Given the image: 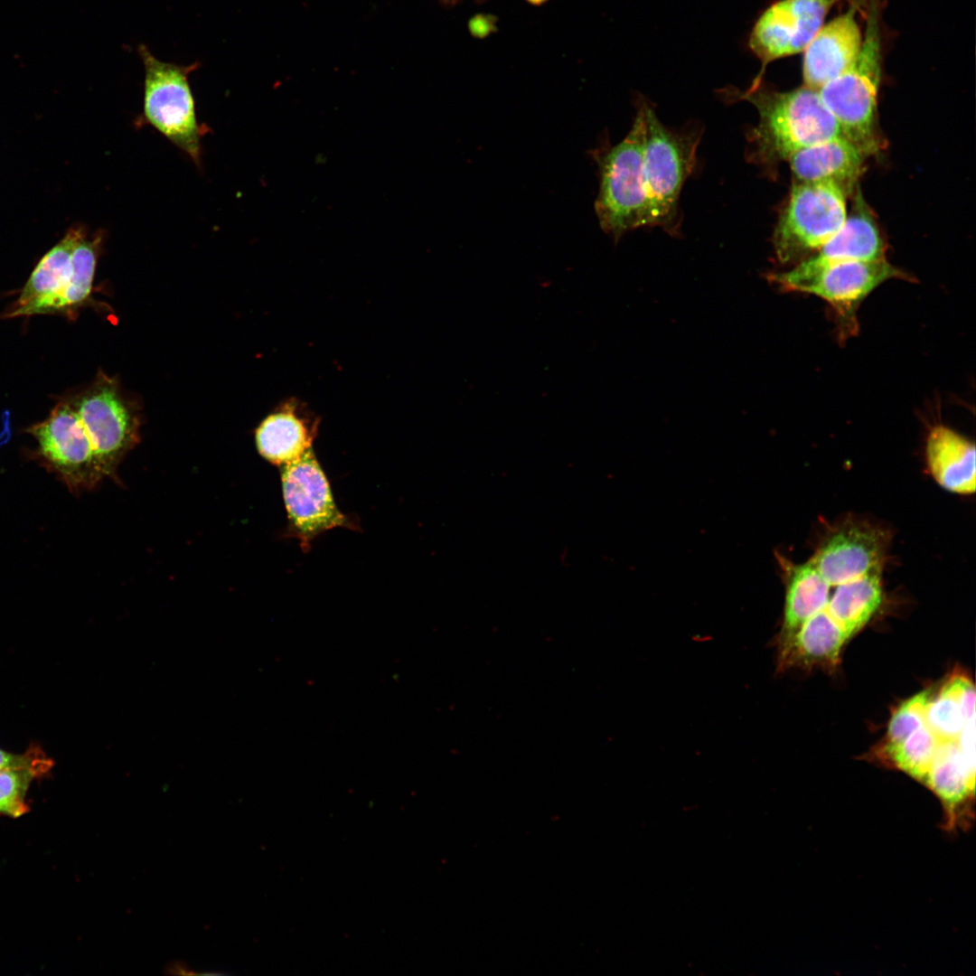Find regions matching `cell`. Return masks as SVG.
Wrapping results in <instances>:
<instances>
[{
  "mask_svg": "<svg viewBox=\"0 0 976 976\" xmlns=\"http://www.w3.org/2000/svg\"><path fill=\"white\" fill-rule=\"evenodd\" d=\"M929 471L943 489L959 494L975 492V445L972 441L939 425L929 432L925 444Z\"/></svg>",
  "mask_w": 976,
  "mask_h": 976,
  "instance_id": "obj_18",
  "label": "cell"
},
{
  "mask_svg": "<svg viewBox=\"0 0 976 976\" xmlns=\"http://www.w3.org/2000/svg\"><path fill=\"white\" fill-rule=\"evenodd\" d=\"M841 0H778L755 21L748 38L761 70L747 89L763 82L769 63L804 51L824 24L830 10Z\"/></svg>",
  "mask_w": 976,
  "mask_h": 976,
  "instance_id": "obj_9",
  "label": "cell"
},
{
  "mask_svg": "<svg viewBox=\"0 0 976 976\" xmlns=\"http://www.w3.org/2000/svg\"><path fill=\"white\" fill-rule=\"evenodd\" d=\"M893 278L910 279L886 258L852 261L832 266L812 276L774 284L782 291L801 292L826 301L839 321L840 334L852 335L861 302L879 285Z\"/></svg>",
  "mask_w": 976,
  "mask_h": 976,
  "instance_id": "obj_8",
  "label": "cell"
},
{
  "mask_svg": "<svg viewBox=\"0 0 976 976\" xmlns=\"http://www.w3.org/2000/svg\"><path fill=\"white\" fill-rule=\"evenodd\" d=\"M847 193L831 182H796L773 235L777 260L788 264L816 252L843 227Z\"/></svg>",
  "mask_w": 976,
  "mask_h": 976,
  "instance_id": "obj_6",
  "label": "cell"
},
{
  "mask_svg": "<svg viewBox=\"0 0 976 976\" xmlns=\"http://www.w3.org/2000/svg\"><path fill=\"white\" fill-rule=\"evenodd\" d=\"M145 69L143 117L173 145L201 165V138L189 76L200 64L178 65L157 59L140 44L137 49Z\"/></svg>",
  "mask_w": 976,
  "mask_h": 976,
  "instance_id": "obj_5",
  "label": "cell"
},
{
  "mask_svg": "<svg viewBox=\"0 0 976 976\" xmlns=\"http://www.w3.org/2000/svg\"><path fill=\"white\" fill-rule=\"evenodd\" d=\"M260 455L270 463L284 465L300 458L311 449L312 436L304 422L292 412L269 416L256 432Z\"/></svg>",
  "mask_w": 976,
  "mask_h": 976,
  "instance_id": "obj_23",
  "label": "cell"
},
{
  "mask_svg": "<svg viewBox=\"0 0 976 976\" xmlns=\"http://www.w3.org/2000/svg\"><path fill=\"white\" fill-rule=\"evenodd\" d=\"M86 231L82 225L67 230L62 239L40 259L6 316L64 288L70 277L74 249Z\"/></svg>",
  "mask_w": 976,
  "mask_h": 976,
  "instance_id": "obj_21",
  "label": "cell"
},
{
  "mask_svg": "<svg viewBox=\"0 0 976 976\" xmlns=\"http://www.w3.org/2000/svg\"><path fill=\"white\" fill-rule=\"evenodd\" d=\"M959 698L955 673L931 696L925 711V724L938 740H957L967 723Z\"/></svg>",
  "mask_w": 976,
  "mask_h": 976,
  "instance_id": "obj_24",
  "label": "cell"
},
{
  "mask_svg": "<svg viewBox=\"0 0 976 976\" xmlns=\"http://www.w3.org/2000/svg\"><path fill=\"white\" fill-rule=\"evenodd\" d=\"M882 569L833 586L826 609L850 638L869 622L882 603Z\"/></svg>",
  "mask_w": 976,
  "mask_h": 976,
  "instance_id": "obj_22",
  "label": "cell"
},
{
  "mask_svg": "<svg viewBox=\"0 0 976 976\" xmlns=\"http://www.w3.org/2000/svg\"><path fill=\"white\" fill-rule=\"evenodd\" d=\"M885 249L879 229L859 194L854 212L832 239L793 268L766 274V279L774 285L806 277L841 263L886 258Z\"/></svg>",
  "mask_w": 976,
  "mask_h": 976,
  "instance_id": "obj_12",
  "label": "cell"
},
{
  "mask_svg": "<svg viewBox=\"0 0 976 976\" xmlns=\"http://www.w3.org/2000/svg\"><path fill=\"white\" fill-rule=\"evenodd\" d=\"M867 155L846 137H835L793 154L787 162L797 182H831L849 194L860 176Z\"/></svg>",
  "mask_w": 976,
  "mask_h": 976,
  "instance_id": "obj_16",
  "label": "cell"
},
{
  "mask_svg": "<svg viewBox=\"0 0 976 976\" xmlns=\"http://www.w3.org/2000/svg\"><path fill=\"white\" fill-rule=\"evenodd\" d=\"M849 638L825 608L808 619L790 640L778 647V669L835 667Z\"/></svg>",
  "mask_w": 976,
  "mask_h": 976,
  "instance_id": "obj_17",
  "label": "cell"
},
{
  "mask_svg": "<svg viewBox=\"0 0 976 976\" xmlns=\"http://www.w3.org/2000/svg\"><path fill=\"white\" fill-rule=\"evenodd\" d=\"M103 240L102 230H97L90 236L86 231L74 249L71 273L64 288L52 296L8 314L7 317L61 313L83 304L92 289L98 254Z\"/></svg>",
  "mask_w": 976,
  "mask_h": 976,
  "instance_id": "obj_20",
  "label": "cell"
},
{
  "mask_svg": "<svg viewBox=\"0 0 976 976\" xmlns=\"http://www.w3.org/2000/svg\"><path fill=\"white\" fill-rule=\"evenodd\" d=\"M439 1L445 5L452 6V5H456L457 3H459V2H461L463 0H439ZM474 1H475L476 3H483L485 0H474Z\"/></svg>",
  "mask_w": 976,
  "mask_h": 976,
  "instance_id": "obj_30",
  "label": "cell"
},
{
  "mask_svg": "<svg viewBox=\"0 0 976 976\" xmlns=\"http://www.w3.org/2000/svg\"><path fill=\"white\" fill-rule=\"evenodd\" d=\"M47 757L48 755L37 745H31L23 754H14L0 748V769L24 766Z\"/></svg>",
  "mask_w": 976,
  "mask_h": 976,
  "instance_id": "obj_28",
  "label": "cell"
},
{
  "mask_svg": "<svg viewBox=\"0 0 976 976\" xmlns=\"http://www.w3.org/2000/svg\"><path fill=\"white\" fill-rule=\"evenodd\" d=\"M469 31L477 38H484L496 30V20L491 14H478L469 21Z\"/></svg>",
  "mask_w": 976,
  "mask_h": 976,
  "instance_id": "obj_29",
  "label": "cell"
},
{
  "mask_svg": "<svg viewBox=\"0 0 976 976\" xmlns=\"http://www.w3.org/2000/svg\"><path fill=\"white\" fill-rule=\"evenodd\" d=\"M644 120L643 166L650 211V226L674 235L679 229V199L695 164L701 131L671 130L654 108L640 100Z\"/></svg>",
  "mask_w": 976,
  "mask_h": 976,
  "instance_id": "obj_4",
  "label": "cell"
},
{
  "mask_svg": "<svg viewBox=\"0 0 976 976\" xmlns=\"http://www.w3.org/2000/svg\"><path fill=\"white\" fill-rule=\"evenodd\" d=\"M886 545L879 530L847 523L827 535L809 559L826 579L840 584L883 568Z\"/></svg>",
  "mask_w": 976,
  "mask_h": 976,
  "instance_id": "obj_13",
  "label": "cell"
},
{
  "mask_svg": "<svg viewBox=\"0 0 976 976\" xmlns=\"http://www.w3.org/2000/svg\"><path fill=\"white\" fill-rule=\"evenodd\" d=\"M37 441L44 464L71 492L93 489L105 476L75 408L59 404L42 422L27 429Z\"/></svg>",
  "mask_w": 976,
  "mask_h": 976,
  "instance_id": "obj_7",
  "label": "cell"
},
{
  "mask_svg": "<svg viewBox=\"0 0 976 976\" xmlns=\"http://www.w3.org/2000/svg\"><path fill=\"white\" fill-rule=\"evenodd\" d=\"M526 1L528 3L533 5H541L544 3H546L548 0H526Z\"/></svg>",
  "mask_w": 976,
  "mask_h": 976,
  "instance_id": "obj_31",
  "label": "cell"
},
{
  "mask_svg": "<svg viewBox=\"0 0 976 976\" xmlns=\"http://www.w3.org/2000/svg\"><path fill=\"white\" fill-rule=\"evenodd\" d=\"M940 741L924 723L887 759L889 764L924 784Z\"/></svg>",
  "mask_w": 976,
  "mask_h": 976,
  "instance_id": "obj_26",
  "label": "cell"
},
{
  "mask_svg": "<svg viewBox=\"0 0 976 976\" xmlns=\"http://www.w3.org/2000/svg\"><path fill=\"white\" fill-rule=\"evenodd\" d=\"M284 502L291 528L303 545L320 533L347 526L338 510L326 476L312 449L281 466Z\"/></svg>",
  "mask_w": 976,
  "mask_h": 976,
  "instance_id": "obj_10",
  "label": "cell"
},
{
  "mask_svg": "<svg viewBox=\"0 0 976 976\" xmlns=\"http://www.w3.org/2000/svg\"><path fill=\"white\" fill-rule=\"evenodd\" d=\"M858 7V0H853L847 11L824 23L808 43L803 51V85L818 90L856 61L863 42L856 20Z\"/></svg>",
  "mask_w": 976,
  "mask_h": 976,
  "instance_id": "obj_14",
  "label": "cell"
},
{
  "mask_svg": "<svg viewBox=\"0 0 976 976\" xmlns=\"http://www.w3.org/2000/svg\"><path fill=\"white\" fill-rule=\"evenodd\" d=\"M643 151L644 120L638 105L626 136L593 152L600 175L596 213L601 229L615 240L629 230L650 226Z\"/></svg>",
  "mask_w": 976,
  "mask_h": 976,
  "instance_id": "obj_3",
  "label": "cell"
},
{
  "mask_svg": "<svg viewBox=\"0 0 976 976\" xmlns=\"http://www.w3.org/2000/svg\"><path fill=\"white\" fill-rule=\"evenodd\" d=\"M52 766L48 756L32 765L0 769V813L17 818L28 812L25 798L31 784L48 774Z\"/></svg>",
  "mask_w": 976,
  "mask_h": 976,
  "instance_id": "obj_25",
  "label": "cell"
},
{
  "mask_svg": "<svg viewBox=\"0 0 976 976\" xmlns=\"http://www.w3.org/2000/svg\"><path fill=\"white\" fill-rule=\"evenodd\" d=\"M73 408L89 435L105 476H114L121 459L137 440L136 419L108 385L88 391Z\"/></svg>",
  "mask_w": 976,
  "mask_h": 976,
  "instance_id": "obj_11",
  "label": "cell"
},
{
  "mask_svg": "<svg viewBox=\"0 0 976 976\" xmlns=\"http://www.w3.org/2000/svg\"><path fill=\"white\" fill-rule=\"evenodd\" d=\"M880 1L868 0L860 52L842 74L818 89L844 137L874 155L882 145L877 128V98L882 77Z\"/></svg>",
  "mask_w": 976,
  "mask_h": 976,
  "instance_id": "obj_2",
  "label": "cell"
},
{
  "mask_svg": "<svg viewBox=\"0 0 976 976\" xmlns=\"http://www.w3.org/2000/svg\"><path fill=\"white\" fill-rule=\"evenodd\" d=\"M932 696L924 690L902 702L893 712L880 751L883 759L889 755L916 729L925 723V711Z\"/></svg>",
  "mask_w": 976,
  "mask_h": 976,
  "instance_id": "obj_27",
  "label": "cell"
},
{
  "mask_svg": "<svg viewBox=\"0 0 976 976\" xmlns=\"http://www.w3.org/2000/svg\"><path fill=\"white\" fill-rule=\"evenodd\" d=\"M943 808V827L967 831L974 820L975 767L964 759L958 741H941L924 784Z\"/></svg>",
  "mask_w": 976,
  "mask_h": 976,
  "instance_id": "obj_15",
  "label": "cell"
},
{
  "mask_svg": "<svg viewBox=\"0 0 976 976\" xmlns=\"http://www.w3.org/2000/svg\"><path fill=\"white\" fill-rule=\"evenodd\" d=\"M785 582L784 618L778 647L784 644L812 615L826 608L831 585L808 559L794 564L778 556Z\"/></svg>",
  "mask_w": 976,
  "mask_h": 976,
  "instance_id": "obj_19",
  "label": "cell"
},
{
  "mask_svg": "<svg viewBox=\"0 0 976 976\" xmlns=\"http://www.w3.org/2000/svg\"><path fill=\"white\" fill-rule=\"evenodd\" d=\"M755 108L758 122L747 134L746 158L774 170L794 153L843 134L817 89L802 85L777 91L762 82L755 89L731 93Z\"/></svg>",
  "mask_w": 976,
  "mask_h": 976,
  "instance_id": "obj_1",
  "label": "cell"
}]
</instances>
